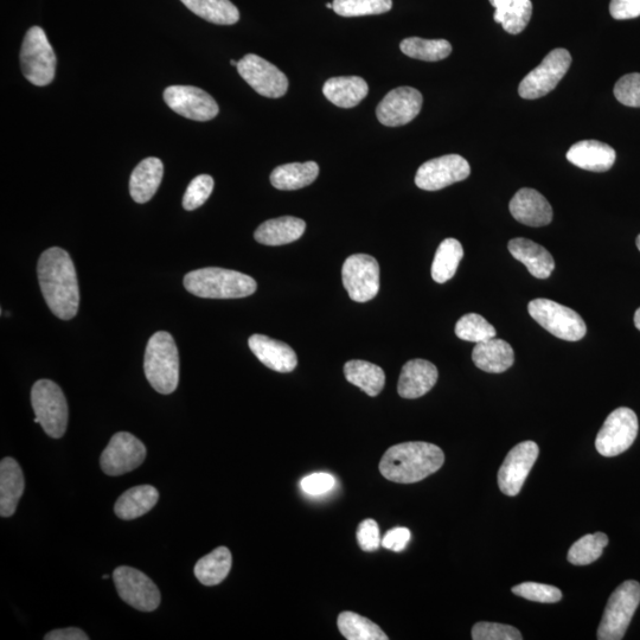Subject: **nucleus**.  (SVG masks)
Returning a JSON list of instances; mask_svg holds the SVG:
<instances>
[{"label": "nucleus", "mask_w": 640, "mask_h": 640, "mask_svg": "<svg viewBox=\"0 0 640 640\" xmlns=\"http://www.w3.org/2000/svg\"><path fill=\"white\" fill-rule=\"evenodd\" d=\"M37 273L51 312L63 320L74 318L79 311L80 288L70 255L62 248H49L38 260Z\"/></svg>", "instance_id": "nucleus-1"}, {"label": "nucleus", "mask_w": 640, "mask_h": 640, "mask_svg": "<svg viewBox=\"0 0 640 640\" xmlns=\"http://www.w3.org/2000/svg\"><path fill=\"white\" fill-rule=\"evenodd\" d=\"M444 463L440 447L415 441L390 447L382 457L380 472L390 482L413 484L439 471Z\"/></svg>", "instance_id": "nucleus-2"}, {"label": "nucleus", "mask_w": 640, "mask_h": 640, "mask_svg": "<svg viewBox=\"0 0 640 640\" xmlns=\"http://www.w3.org/2000/svg\"><path fill=\"white\" fill-rule=\"evenodd\" d=\"M184 287L200 298L238 299L252 296L258 285L247 274L208 267L185 275Z\"/></svg>", "instance_id": "nucleus-3"}, {"label": "nucleus", "mask_w": 640, "mask_h": 640, "mask_svg": "<svg viewBox=\"0 0 640 640\" xmlns=\"http://www.w3.org/2000/svg\"><path fill=\"white\" fill-rule=\"evenodd\" d=\"M147 381L156 392L174 393L179 382V356L174 337L159 331L147 343L144 360Z\"/></svg>", "instance_id": "nucleus-4"}, {"label": "nucleus", "mask_w": 640, "mask_h": 640, "mask_svg": "<svg viewBox=\"0 0 640 640\" xmlns=\"http://www.w3.org/2000/svg\"><path fill=\"white\" fill-rule=\"evenodd\" d=\"M639 604V582L635 580L625 581L608 599L604 616L598 629V639H623Z\"/></svg>", "instance_id": "nucleus-5"}, {"label": "nucleus", "mask_w": 640, "mask_h": 640, "mask_svg": "<svg viewBox=\"0 0 640 640\" xmlns=\"http://www.w3.org/2000/svg\"><path fill=\"white\" fill-rule=\"evenodd\" d=\"M32 408L49 437L60 439L67 431L68 403L62 389L50 380H40L31 389Z\"/></svg>", "instance_id": "nucleus-6"}, {"label": "nucleus", "mask_w": 640, "mask_h": 640, "mask_svg": "<svg viewBox=\"0 0 640 640\" xmlns=\"http://www.w3.org/2000/svg\"><path fill=\"white\" fill-rule=\"evenodd\" d=\"M22 73L32 85L48 86L55 78L56 56L46 32L40 27L28 30L21 49Z\"/></svg>", "instance_id": "nucleus-7"}, {"label": "nucleus", "mask_w": 640, "mask_h": 640, "mask_svg": "<svg viewBox=\"0 0 640 640\" xmlns=\"http://www.w3.org/2000/svg\"><path fill=\"white\" fill-rule=\"evenodd\" d=\"M528 311L543 329L563 341L578 342L586 335L587 326L579 313L553 300H531Z\"/></svg>", "instance_id": "nucleus-8"}, {"label": "nucleus", "mask_w": 640, "mask_h": 640, "mask_svg": "<svg viewBox=\"0 0 640 640\" xmlns=\"http://www.w3.org/2000/svg\"><path fill=\"white\" fill-rule=\"evenodd\" d=\"M571 64L572 56L568 50L554 49L550 51L544 57L540 66L531 70L526 78L521 81L520 87H518V94H520L521 98L527 100L542 98V96L552 92L559 85Z\"/></svg>", "instance_id": "nucleus-9"}, {"label": "nucleus", "mask_w": 640, "mask_h": 640, "mask_svg": "<svg viewBox=\"0 0 640 640\" xmlns=\"http://www.w3.org/2000/svg\"><path fill=\"white\" fill-rule=\"evenodd\" d=\"M638 418L630 408L613 411L595 439L597 451L604 457H617L629 450L638 434Z\"/></svg>", "instance_id": "nucleus-10"}, {"label": "nucleus", "mask_w": 640, "mask_h": 640, "mask_svg": "<svg viewBox=\"0 0 640 640\" xmlns=\"http://www.w3.org/2000/svg\"><path fill=\"white\" fill-rule=\"evenodd\" d=\"M342 278L351 300L367 303L374 299L380 290L379 262L367 254L351 255L344 262Z\"/></svg>", "instance_id": "nucleus-11"}, {"label": "nucleus", "mask_w": 640, "mask_h": 640, "mask_svg": "<svg viewBox=\"0 0 640 640\" xmlns=\"http://www.w3.org/2000/svg\"><path fill=\"white\" fill-rule=\"evenodd\" d=\"M113 580L119 597L142 612H152L160 605V592L149 576L132 567H118Z\"/></svg>", "instance_id": "nucleus-12"}, {"label": "nucleus", "mask_w": 640, "mask_h": 640, "mask_svg": "<svg viewBox=\"0 0 640 640\" xmlns=\"http://www.w3.org/2000/svg\"><path fill=\"white\" fill-rule=\"evenodd\" d=\"M146 447L131 433L119 432L113 435L110 444L102 452L100 465L108 476H123L144 463Z\"/></svg>", "instance_id": "nucleus-13"}, {"label": "nucleus", "mask_w": 640, "mask_h": 640, "mask_svg": "<svg viewBox=\"0 0 640 640\" xmlns=\"http://www.w3.org/2000/svg\"><path fill=\"white\" fill-rule=\"evenodd\" d=\"M241 78L256 93L265 98L278 99L288 91L287 76L271 62L255 54H248L238 63Z\"/></svg>", "instance_id": "nucleus-14"}, {"label": "nucleus", "mask_w": 640, "mask_h": 640, "mask_svg": "<svg viewBox=\"0 0 640 640\" xmlns=\"http://www.w3.org/2000/svg\"><path fill=\"white\" fill-rule=\"evenodd\" d=\"M470 174V164L464 157L447 155L422 164L416 172L415 184L422 190L438 191L465 181Z\"/></svg>", "instance_id": "nucleus-15"}, {"label": "nucleus", "mask_w": 640, "mask_h": 640, "mask_svg": "<svg viewBox=\"0 0 640 640\" xmlns=\"http://www.w3.org/2000/svg\"><path fill=\"white\" fill-rule=\"evenodd\" d=\"M539 453L540 448L534 441H523L512 448L498 471V486L504 495L520 494Z\"/></svg>", "instance_id": "nucleus-16"}, {"label": "nucleus", "mask_w": 640, "mask_h": 640, "mask_svg": "<svg viewBox=\"0 0 640 640\" xmlns=\"http://www.w3.org/2000/svg\"><path fill=\"white\" fill-rule=\"evenodd\" d=\"M164 100L172 111L195 121H209L219 114V105L207 92L192 86H171L165 89Z\"/></svg>", "instance_id": "nucleus-17"}, {"label": "nucleus", "mask_w": 640, "mask_h": 640, "mask_svg": "<svg viewBox=\"0 0 640 640\" xmlns=\"http://www.w3.org/2000/svg\"><path fill=\"white\" fill-rule=\"evenodd\" d=\"M422 99L418 89L400 87L393 89L376 108L377 119L384 126L399 127L411 123L421 111Z\"/></svg>", "instance_id": "nucleus-18"}, {"label": "nucleus", "mask_w": 640, "mask_h": 640, "mask_svg": "<svg viewBox=\"0 0 640 640\" xmlns=\"http://www.w3.org/2000/svg\"><path fill=\"white\" fill-rule=\"evenodd\" d=\"M514 219L529 227L548 226L553 221V209L539 191L524 188L516 192L509 204Z\"/></svg>", "instance_id": "nucleus-19"}, {"label": "nucleus", "mask_w": 640, "mask_h": 640, "mask_svg": "<svg viewBox=\"0 0 640 640\" xmlns=\"http://www.w3.org/2000/svg\"><path fill=\"white\" fill-rule=\"evenodd\" d=\"M248 344L253 354L267 368L278 373H291L297 367L296 352L284 342L264 335H253Z\"/></svg>", "instance_id": "nucleus-20"}, {"label": "nucleus", "mask_w": 640, "mask_h": 640, "mask_svg": "<svg viewBox=\"0 0 640 640\" xmlns=\"http://www.w3.org/2000/svg\"><path fill=\"white\" fill-rule=\"evenodd\" d=\"M438 369L426 360H412L403 366L398 392L403 399H419L438 381Z\"/></svg>", "instance_id": "nucleus-21"}, {"label": "nucleus", "mask_w": 640, "mask_h": 640, "mask_svg": "<svg viewBox=\"0 0 640 640\" xmlns=\"http://www.w3.org/2000/svg\"><path fill=\"white\" fill-rule=\"evenodd\" d=\"M567 159L582 170L606 172L616 163L617 153L613 147L598 140H582L569 149Z\"/></svg>", "instance_id": "nucleus-22"}, {"label": "nucleus", "mask_w": 640, "mask_h": 640, "mask_svg": "<svg viewBox=\"0 0 640 640\" xmlns=\"http://www.w3.org/2000/svg\"><path fill=\"white\" fill-rule=\"evenodd\" d=\"M472 360L476 367L485 373L501 374L512 367L515 354L508 342L495 337L476 344L472 351Z\"/></svg>", "instance_id": "nucleus-23"}, {"label": "nucleus", "mask_w": 640, "mask_h": 640, "mask_svg": "<svg viewBox=\"0 0 640 640\" xmlns=\"http://www.w3.org/2000/svg\"><path fill=\"white\" fill-rule=\"evenodd\" d=\"M509 252L528 268L537 279H547L554 271L555 261L546 248L528 239H514L509 242Z\"/></svg>", "instance_id": "nucleus-24"}, {"label": "nucleus", "mask_w": 640, "mask_h": 640, "mask_svg": "<svg viewBox=\"0 0 640 640\" xmlns=\"http://www.w3.org/2000/svg\"><path fill=\"white\" fill-rule=\"evenodd\" d=\"M24 489L25 482L21 466L14 458H4L0 463V515L2 517L15 514Z\"/></svg>", "instance_id": "nucleus-25"}, {"label": "nucleus", "mask_w": 640, "mask_h": 640, "mask_svg": "<svg viewBox=\"0 0 640 640\" xmlns=\"http://www.w3.org/2000/svg\"><path fill=\"white\" fill-rule=\"evenodd\" d=\"M306 223L298 217L284 216L268 220L255 230L254 238L265 246H283L302 238Z\"/></svg>", "instance_id": "nucleus-26"}, {"label": "nucleus", "mask_w": 640, "mask_h": 640, "mask_svg": "<svg viewBox=\"0 0 640 640\" xmlns=\"http://www.w3.org/2000/svg\"><path fill=\"white\" fill-rule=\"evenodd\" d=\"M369 86L360 76H339L324 83L323 94L332 104L352 108L367 98Z\"/></svg>", "instance_id": "nucleus-27"}, {"label": "nucleus", "mask_w": 640, "mask_h": 640, "mask_svg": "<svg viewBox=\"0 0 640 640\" xmlns=\"http://www.w3.org/2000/svg\"><path fill=\"white\" fill-rule=\"evenodd\" d=\"M163 174L162 160L150 157L140 162L133 170L130 181V192L134 202L139 204L149 202L162 183Z\"/></svg>", "instance_id": "nucleus-28"}, {"label": "nucleus", "mask_w": 640, "mask_h": 640, "mask_svg": "<svg viewBox=\"0 0 640 640\" xmlns=\"http://www.w3.org/2000/svg\"><path fill=\"white\" fill-rule=\"evenodd\" d=\"M158 499L159 492L155 486H134L121 495L115 503V515L124 521L136 520L155 508Z\"/></svg>", "instance_id": "nucleus-29"}, {"label": "nucleus", "mask_w": 640, "mask_h": 640, "mask_svg": "<svg viewBox=\"0 0 640 640\" xmlns=\"http://www.w3.org/2000/svg\"><path fill=\"white\" fill-rule=\"evenodd\" d=\"M495 6V21L511 35L521 34L533 15L531 0H490Z\"/></svg>", "instance_id": "nucleus-30"}, {"label": "nucleus", "mask_w": 640, "mask_h": 640, "mask_svg": "<svg viewBox=\"0 0 640 640\" xmlns=\"http://www.w3.org/2000/svg\"><path fill=\"white\" fill-rule=\"evenodd\" d=\"M319 166L316 162L280 165L271 175V183L278 190H298L316 181Z\"/></svg>", "instance_id": "nucleus-31"}, {"label": "nucleus", "mask_w": 640, "mask_h": 640, "mask_svg": "<svg viewBox=\"0 0 640 640\" xmlns=\"http://www.w3.org/2000/svg\"><path fill=\"white\" fill-rule=\"evenodd\" d=\"M344 374L348 382L362 389L371 398L379 395L386 384V374L382 368L367 361L354 360L345 363Z\"/></svg>", "instance_id": "nucleus-32"}, {"label": "nucleus", "mask_w": 640, "mask_h": 640, "mask_svg": "<svg viewBox=\"0 0 640 640\" xmlns=\"http://www.w3.org/2000/svg\"><path fill=\"white\" fill-rule=\"evenodd\" d=\"M232 553L226 547H219L196 563L194 572L204 586H216L227 578L232 568Z\"/></svg>", "instance_id": "nucleus-33"}, {"label": "nucleus", "mask_w": 640, "mask_h": 640, "mask_svg": "<svg viewBox=\"0 0 640 640\" xmlns=\"http://www.w3.org/2000/svg\"><path fill=\"white\" fill-rule=\"evenodd\" d=\"M195 15L217 25L239 22L240 12L230 0H181Z\"/></svg>", "instance_id": "nucleus-34"}, {"label": "nucleus", "mask_w": 640, "mask_h": 640, "mask_svg": "<svg viewBox=\"0 0 640 640\" xmlns=\"http://www.w3.org/2000/svg\"><path fill=\"white\" fill-rule=\"evenodd\" d=\"M464 258L462 243L456 239H446L440 243L432 264V278L435 283L444 284L452 279Z\"/></svg>", "instance_id": "nucleus-35"}, {"label": "nucleus", "mask_w": 640, "mask_h": 640, "mask_svg": "<svg viewBox=\"0 0 640 640\" xmlns=\"http://www.w3.org/2000/svg\"><path fill=\"white\" fill-rule=\"evenodd\" d=\"M339 631L348 640H388L379 625L354 612H343L337 619Z\"/></svg>", "instance_id": "nucleus-36"}, {"label": "nucleus", "mask_w": 640, "mask_h": 640, "mask_svg": "<svg viewBox=\"0 0 640 640\" xmlns=\"http://www.w3.org/2000/svg\"><path fill=\"white\" fill-rule=\"evenodd\" d=\"M403 54L415 60L437 62L445 60L452 53L451 43L446 40H424L419 37H409L400 44Z\"/></svg>", "instance_id": "nucleus-37"}, {"label": "nucleus", "mask_w": 640, "mask_h": 640, "mask_svg": "<svg viewBox=\"0 0 640 640\" xmlns=\"http://www.w3.org/2000/svg\"><path fill=\"white\" fill-rule=\"evenodd\" d=\"M608 537L604 533L588 534L576 541L568 552V561L575 566H587L600 559L607 547Z\"/></svg>", "instance_id": "nucleus-38"}, {"label": "nucleus", "mask_w": 640, "mask_h": 640, "mask_svg": "<svg viewBox=\"0 0 640 640\" xmlns=\"http://www.w3.org/2000/svg\"><path fill=\"white\" fill-rule=\"evenodd\" d=\"M456 335L463 341L478 344L495 338L497 332L484 317L477 313H469L458 320Z\"/></svg>", "instance_id": "nucleus-39"}, {"label": "nucleus", "mask_w": 640, "mask_h": 640, "mask_svg": "<svg viewBox=\"0 0 640 640\" xmlns=\"http://www.w3.org/2000/svg\"><path fill=\"white\" fill-rule=\"evenodd\" d=\"M332 4L342 17L382 15L393 8V0H334Z\"/></svg>", "instance_id": "nucleus-40"}, {"label": "nucleus", "mask_w": 640, "mask_h": 640, "mask_svg": "<svg viewBox=\"0 0 640 640\" xmlns=\"http://www.w3.org/2000/svg\"><path fill=\"white\" fill-rule=\"evenodd\" d=\"M512 593L541 604H555L562 599V592L559 588L539 584V582H523L521 585L512 587Z\"/></svg>", "instance_id": "nucleus-41"}, {"label": "nucleus", "mask_w": 640, "mask_h": 640, "mask_svg": "<svg viewBox=\"0 0 640 640\" xmlns=\"http://www.w3.org/2000/svg\"><path fill=\"white\" fill-rule=\"evenodd\" d=\"M214 179L209 175H200L192 179L183 197V208L195 210L207 202L214 190Z\"/></svg>", "instance_id": "nucleus-42"}, {"label": "nucleus", "mask_w": 640, "mask_h": 640, "mask_svg": "<svg viewBox=\"0 0 640 640\" xmlns=\"http://www.w3.org/2000/svg\"><path fill=\"white\" fill-rule=\"evenodd\" d=\"M473 640H522L516 627L498 623L482 622L472 627Z\"/></svg>", "instance_id": "nucleus-43"}, {"label": "nucleus", "mask_w": 640, "mask_h": 640, "mask_svg": "<svg viewBox=\"0 0 640 640\" xmlns=\"http://www.w3.org/2000/svg\"><path fill=\"white\" fill-rule=\"evenodd\" d=\"M614 95L620 104L640 108V74L632 73L623 76L614 86Z\"/></svg>", "instance_id": "nucleus-44"}, {"label": "nucleus", "mask_w": 640, "mask_h": 640, "mask_svg": "<svg viewBox=\"0 0 640 640\" xmlns=\"http://www.w3.org/2000/svg\"><path fill=\"white\" fill-rule=\"evenodd\" d=\"M357 541L364 552H375L380 548V528L374 520H364L357 529Z\"/></svg>", "instance_id": "nucleus-45"}, {"label": "nucleus", "mask_w": 640, "mask_h": 640, "mask_svg": "<svg viewBox=\"0 0 640 640\" xmlns=\"http://www.w3.org/2000/svg\"><path fill=\"white\" fill-rule=\"evenodd\" d=\"M336 484V479L329 473H313L305 477L300 486L305 494L310 496H322L328 494Z\"/></svg>", "instance_id": "nucleus-46"}, {"label": "nucleus", "mask_w": 640, "mask_h": 640, "mask_svg": "<svg viewBox=\"0 0 640 640\" xmlns=\"http://www.w3.org/2000/svg\"><path fill=\"white\" fill-rule=\"evenodd\" d=\"M610 14L618 21L640 16V0H611Z\"/></svg>", "instance_id": "nucleus-47"}, {"label": "nucleus", "mask_w": 640, "mask_h": 640, "mask_svg": "<svg viewBox=\"0 0 640 640\" xmlns=\"http://www.w3.org/2000/svg\"><path fill=\"white\" fill-rule=\"evenodd\" d=\"M411 537V530L407 528H394L384 535L382 546L399 553L407 547V544L411 541Z\"/></svg>", "instance_id": "nucleus-48"}, {"label": "nucleus", "mask_w": 640, "mask_h": 640, "mask_svg": "<svg viewBox=\"0 0 640 640\" xmlns=\"http://www.w3.org/2000/svg\"><path fill=\"white\" fill-rule=\"evenodd\" d=\"M46 640H88L86 632L78 627H67V629L54 630L44 636Z\"/></svg>", "instance_id": "nucleus-49"}, {"label": "nucleus", "mask_w": 640, "mask_h": 640, "mask_svg": "<svg viewBox=\"0 0 640 640\" xmlns=\"http://www.w3.org/2000/svg\"><path fill=\"white\" fill-rule=\"evenodd\" d=\"M635 325H636V328L640 331V307H639V309L636 311V315H635Z\"/></svg>", "instance_id": "nucleus-50"}, {"label": "nucleus", "mask_w": 640, "mask_h": 640, "mask_svg": "<svg viewBox=\"0 0 640 640\" xmlns=\"http://www.w3.org/2000/svg\"><path fill=\"white\" fill-rule=\"evenodd\" d=\"M238 63H239L238 61H234V60L230 61V64H232V66L234 67H238Z\"/></svg>", "instance_id": "nucleus-51"}, {"label": "nucleus", "mask_w": 640, "mask_h": 640, "mask_svg": "<svg viewBox=\"0 0 640 640\" xmlns=\"http://www.w3.org/2000/svg\"><path fill=\"white\" fill-rule=\"evenodd\" d=\"M636 243H637V247H638V249L640 251V235H638Z\"/></svg>", "instance_id": "nucleus-52"}, {"label": "nucleus", "mask_w": 640, "mask_h": 640, "mask_svg": "<svg viewBox=\"0 0 640 640\" xmlns=\"http://www.w3.org/2000/svg\"><path fill=\"white\" fill-rule=\"evenodd\" d=\"M326 8L334 10V4H326Z\"/></svg>", "instance_id": "nucleus-53"}, {"label": "nucleus", "mask_w": 640, "mask_h": 640, "mask_svg": "<svg viewBox=\"0 0 640 640\" xmlns=\"http://www.w3.org/2000/svg\"><path fill=\"white\" fill-rule=\"evenodd\" d=\"M107 579H108V575H104V580H107Z\"/></svg>", "instance_id": "nucleus-54"}]
</instances>
